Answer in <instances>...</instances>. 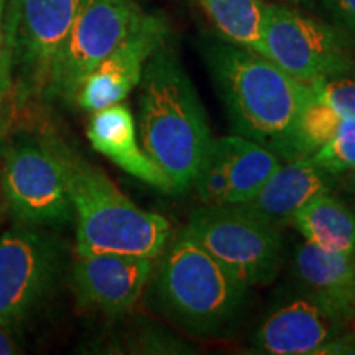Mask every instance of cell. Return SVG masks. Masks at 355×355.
Listing matches in <instances>:
<instances>
[{"label":"cell","instance_id":"28","mask_svg":"<svg viewBox=\"0 0 355 355\" xmlns=\"http://www.w3.org/2000/svg\"><path fill=\"white\" fill-rule=\"evenodd\" d=\"M3 128H6V122H3V117H2V114H0V140H2V133H3Z\"/></svg>","mask_w":355,"mask_h":355},{"label":"cell","instance_id":"30","mask_svg":"<svg viewBox=\"0 0 355 355\" xmlns=\"http://www.w3.org/2000/svg\"><path fill=\"white\" fill-rule=\"evenodd\" d=\"M296 2H300V0H296Z\"/></svg>","mask_w":355,"mask_h":355},{"label":"cell","instance_id":"2","mask_svg":"<svg viewBox=\"0 0 355 355\" xmlns=\"http://www.w3.org/2000/svg\"><path fill=\"white\" fill-rule=\"evenodd\" d=\"M204 56L234 133L278 155L300 112L313 99L309 84L268 58L229 42L206 44Z\"/></svg>","mask_w":355,"mask_h":355},{"label":"cell","instance_id":"1","mask_svg":"<svg viewBox=\"0 0 355 355\" xmlns=\"http://www.w3.org/2000/svg\"><path fill=\"white\" fill-rule=\"evenodd\" d=\"M139 86L141 148L165 173L173 193L183 194L194 186L214 141L196 87L166 42L146 61Z\"/></svg>","mask_w":355,"mask_h":355},{"label":"cell","instance_id":"20","mask_svg":"<svg viewBox=\"0 0 355 355\" xmlns=\"http://www.w3.org/2000/svg\"><path fill=\"white\" fill-rule=\"evenodd\" d=\"M229 43L261 53L265 2L261 0H198Z\"/></svg>","mask_w":355,"mask_h":355},{"label":"cell","instance_id":"19","mask_svg":"<svg viewBox=\"0 0 355 355\" xmlns=\"http://www.w3.org/2000/svg\"><path fill=\"white\" fill-rule=\"evenodd\" d=\"M354 125L355 119L345 117L313 97L300 112L278 157L285 159L308 158L340 132Z\"/></svg>","mask_w":355,"mask_h":355},{"label":"cell","instance_id":"7","mask_svg":"<svg viewBox=\"0 0 355 355\" xmlns=\"http://www.w3.org/2000/svg\"><path fill=\"white\" fill-rule=\"evenodd\" d=\"M140 13L137 0H86L48 71L44 97L74 101L84 78L122 42Z\"/></svg>","mask_w":355,"mask_h":355},{"label":"cell","instance_id":"3","mask_svg":"<svg viewBox=\"0 0 355 355\" xmlns=\"http://www.w3.org/2000/svg\"><path fill=\"white\" fill-rule=\"evenodd\" d=\"M63 163L76 220V254L158 259L173 239L171 224L130 201L107 176L53 140Z\"/></svg>","mask_w":355,"mask_h":355},{"label":"cell","instance_id":"11","mask_svg":"<svg viewBox=\"0 0 355 355\" xmlns=\"http://www.w3.org/2000/svg\"><path fill=\"white\" fill-rule=\"evenodd\" d=\"M86 0H10L8 21L15 64L35 86L42 87L58 51Z\"/></svg>","mask_w":355,"mask_h":355},{"label":"cell","instance_id":"15","mask_svg":"<svg viewBox=\"0 0 355 355\" xmlns=\"http://www.w3.org/2000/svg\"><path fill=\"white\" fill-rule=\"evenodd\" d=\"M321 309L300 298L270 314L255 332V347L273 355H316L340 332Z\"/></svg>","mask_w":355,"mask_h":355},{"label":"cell","instance_id":"10","mask_svg":"<svg viewBox=\"0 0 355 355\" xmlns=\"http://www.w3.org/2000/svg\"><path fill=\"white\" fill-rule=\"evenodd\" d=\"M166 20L141 12L132 28L79 86L74 102L89 112L119 104L140 84L146 61L168 40Z\"/></svg>","mask_w":355,"mask_h":355},{"label":"cell","instance_id":"26","mask_svg":"<svg viewBox=\"0 0 355 355\" xmlns=\"http://www.w3.org/2000/svg\"><path fill=\"white\" fill-rule=\"evenodd\" d=\"M7 12H8V0H0V38H2L3 33H6Z\"/></svg>","mask_w":355,"mask_h":355},{"label":"cell","instance_id":"5","mask_svg":"<svg viewBox=\"0 0 355 355\" xmlns=\"http://www.w3.org/2000/svg\"><path fill=\"white\" fill-rule=\"evenodd\" d=\"M183 230L248 288L270 283L282 266L279 227L241 204H204Z\"/></svg>","mask_w":355,"mask_h":355},{"label":"cell","instance_id":"9","mask_svg":"<svg viewBox=\"0 0 355 355\" xmlns=\"http://www.w3.org/2000/svg\"><path fill=\"white\" fill-rule=\"evenodd\" d=\"M61 252L32 225L0 235V324L15 327L40 308L56 285Z\"/></svg>","mask_w":355,"mask_h":355},{"label":"cell","instance_id":"17","mask_svg":"<svg viewBox=\"0 0 355 355\" xmlns=\"http://www.w3.org/2000/svg\"><path fill=\"white\" fill-rule=\"evenodd\" d=\"M207 159L219 168L227 183V204H242L254 198L282 163L268 146L237 133L214 139Z\"/></svg>","mask_w":355,"mask_h":355},{"label":"cell","instance_id":"14","mask_svg":"<svg viewBox=\"0 0 355 355\" xmlns=\"http://www.w3.org/2000/svg\"><path fill=\"white\" fill-rule=\"evenodd\" d=\"M87 139L96 152L104 155L130 176L162 189L163 193H173L165 173L141 148L135 119L122 102L92 112L87 125Z\"/></svg>","mask_w":355,"mask_h":355},{"label":"cell","instance_id":"4","mask_svg":"<svg viewBox=\"0 0 355 355\" xmlns=\"http://www.w3.org/2000/svg\"><path fill=\"white\" fill-rule=\"evenodd\" d=\"M155 265L152 295L162 314L196 336H216L235 321L248 286L181 230Z\"/></svg>","mask_w":355,"mask_h":355},{"label":"cell","instance_id":"27","mask_svg":"<svg viewBox=\"0 0 355 355\" xmlns=\"http://www.w3.org/2000/svg\"><path fill=\"white\" fill-rule=\"evenodd\" d=\"M344 189L347 193L352 194L355 198V170L345 173V180H344Z\"/></svg>","mask_w":355,"mask_h":355},{"label":"cell","instance_id":"13","mask_svg":"<svg viewBox=\"0 0 355 355\" xmlns=\"http://www.w3.org/2000/svg\"><path fill=\"white\" fill-rule=\"evenodd\" d=\"M293 279L308 300L343 329L355 322V254L322 250L309 242L296 247Z\"/></svg>","mask_w":355,"mask_h":355},{"label":"cell","instance_id":"6","mask_svg":"<svg viewBox=\"0 0 355 355\" xmlns=\"http://www.w3.org/2000/svg\"><path fill=\"white\" fill-rule=\"evenodd\" d=\"M2 193L20 224L44 227L74 219L64 168L53 140L24 139L8 146Z\"/></svg>","mask_w":355,"mask_h":355},{"label":"cell","instance_id":"21","mask_svg":"<svg viewBox=\"0 0 355 355\" xmlns=\"http://www.w3.org/2000/svg\"><path fill=\"white\" fill-rule=\"evenodd\" d=\"M308 84L314 99L355 119V71L318 78Z\"/></svg>","mask_w":355,"mask_h":355},{"label":"cell","instance_id":"24","mask_svg":"<svg viewBox=\"0 0 355 355\" xmlns=\"http://www.w3.org/2000/svg\"><path fill=\"white\" fill-rule=\"evenodd\" d=\"M324 6L334 24L355 37V0H324Z\"/></svg>","mask_w":355,"mask_h":355},{"label":"cell","instance_id":"23","mask_svg":"<svg viewBox=\"0 0 355 355\" xmlns=\"http://www.w3.org/2000/svg\"><path fill=\"white\" fill-rule=\"evenodd\" d=\"M13 68H15V56H13V38L10 21L7 17L6 33L0 38V102L6 99L13 86Z\"/></svg>","mask_w":355,"mask_h":355},{"label":"cell","instance_id":"12","mask_svg":"<svg viewBox=\"0 0 355 355\" xmlns=\"http://www.w3.org/2000/svg\"><path fill=\"white\" fill-rule=\"evenodd\" d=\"M158 259L121 254H76L73 288L78 303L121 316L140 300Z\"/></svg>","mask_w":355,"mask_h":355},{"label":"cell","instance_id":"22","mask_svg":"<svg viewBox=\"0 0 355 355\" xmlns=\"http://www.w3.org/2000/svg\"><path fill=\"white\" fill-rule=\"evenodd\" d=\"M311 162L332 178L355 170V125L340 132L311 157Z\"/></svg>","mask_w":355,"mask_h":355},{"label":"cell","instance_id":"25","mask_svg":"<svg viewBox=\"0 0 355 355\" xmlns=\"http://www.w3.org/2000/svg\"><path fill=\"white\" fill-rule=\"evenodd\" d=\"M20 345L17 336L13 334V326L0 324V355L19 354Z\"/></svg>","mask_w":355,"mask_h":355},{"label":"cell","instance_id":"18","mask_svg":"<svg viewBox=\"0 0 355 355\" xmlns=\"http://www.w3.org/2000/svg\"><path fill=\"white\" fill-rule=\"evenodd\" d=\"M306 242L322 250L355 254V214L331 191L311 198L290 222Z\"/></svg>","mask_w":355,"mask_h":355},{"label":"cell","instance_id":"8","mask_svg":"<svg viewBox=\"0 0 355 355\" xmlns=\"http://www.w3.org/2000/svg\"><path fill=\"white\" fill-rule=\"evenodd\" d=\"M261 56L303 83L355 71L339 30L282 6H265Z\"/></svg>","mask_w":355,"mask_h":355},{"label":"cell","instance_id":"16","mask_svg":"<svg viewBox=\"0 0 355 355\" xmlns=\"http://www.w3.org/2000/svg\"><path fill=\"white\" fill-rule=\"evenodd\" d=\"M334 178L318 168L309 158L286 159L261 184L255 196L241 206L275 225L290 224L293 216L311 198L332 189Z\"/></svg>","mask_w":355,"mask_h":355},{"label":"cell","instance_id":"29","mask_svg":"<svg viewBox=\"0 0 355 355\" xmlns=\"http://www.w3.org/2000/svg\"><path fill=\"white\" fill-rule=\"evenodd\" d=\"M349 331L352 332V334L355 336V322H354V326H350V327H349Z\"/></svg>","mask_w":355,"mask_h":355}]
</instances>
